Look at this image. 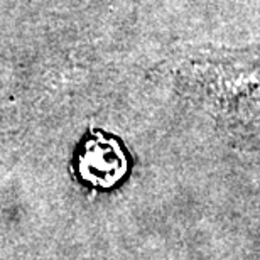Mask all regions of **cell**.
Wrapping results in <instances>:
<instances>
[{
    "label": "cell",
    "mask_w": 260,
    "mask_h": 260,
    "mask_svg": "<svg viewBox=\"0 0 260 260\" xmlns=\"http://www.w3.org/2000/svg\"><path fill=\"white\" fill-rule=\"evenodd\" d=\"M81 178L98 188H112L127 173V157L115 139L96 134L80 157Z\"/></svg>",
    "instance_id": "obj_1"
}]
</instances>
